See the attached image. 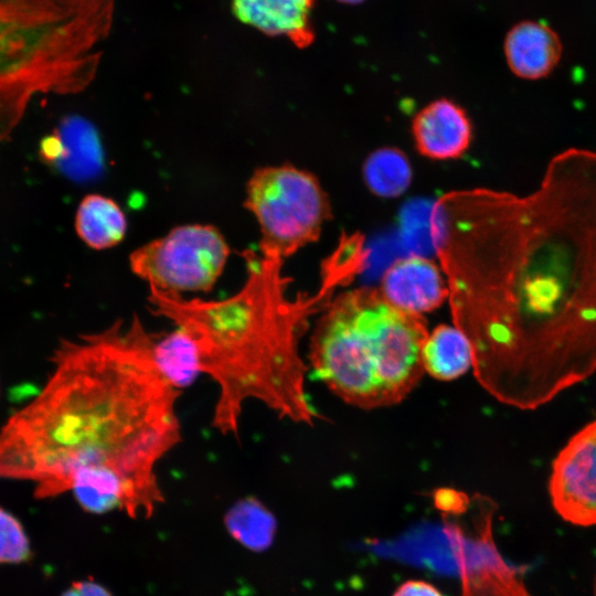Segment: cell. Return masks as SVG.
I'll return each mask as SVG.
<instances>
[{"label":"cell","instance_id":"cell-12","mask_svg":"<svg viewBox=\"0 0 596 596\" xmlns=\"http://www.w3.org/2000/svg\"><path fill=\"white\" fill-rule=\"evenodd\" d=\"M315 0H232L234 15L243 23L270 35L287 36L296 46L313 41L310 12Z\"/></svg>","mask_w":596,"mask_h":596},{"label":"cell","instance_id":"cell-7","mask_svg":"<svg viewBox=\"0 0 596 596\" xmlns=\"http://www.w3.org/2000/svg\"><path fill=\"white\" fill-rule=\"evenodd\" d=\"M222 233L207 224H187L135 249L129 267L149 288L179 294L207 292L230 256Z\"/></svg>","mask_w":596,"mask_h":596},{"label":"cell","instance_id":"cell-13","mask_svg":"<svg viewBox=\"0 0 596 596\" xmlns=\"http://www.w3.org/2000/svg\"><path fill=\"white\" fill-rule=\"evenodd\" d=\"M75 231L91 248L107 249L119 244L125 237L126 215L113 199L88 194L76 210Z\"/></svg>","mask_w":596,"mask_h":596},{"label":"cell","instance_id":"cell-17","mask_svg":"<svg viewBox=\"0 0 596 596\" xmlns=\"http://www.w3.org/2000/svg\"><path fill=\"white\" fill-rule=\"evenodd\" d=\"M224 521L231 535L255 552L269 547L277 528L272 512L253 497L237 501L226 512Z\"/></svg>","mask_w":596,"mask_h":596},{"label":"cell","instance_id":"cell-20","mask_svg":"<svg viewBox=\"0 0 596 596\" xmlns=\"http://www.w3.org/2000/svg\"><path fill=\"white\" fill-rule=\"evenodd\" d=\"M61 596H113L108 589L100 584L85 579L76 581Z\"/></svg>","mask_w":596,"mask_h":596},{"label":"cell","instance_id":"cell-4","mask_svg":"<svg viewBox=\"0 0 596 596\" xmlns=\"http://www.w3.org/2000/svg\"><path fill=\"white\" fill-rule=\"evenodd\" d=\"M428 333L423 316L395 307L379 287L350 289L322 308L310 365L343 402L363 409L392 406L424 375Z\"/></svg>","mask_w":596,"mask_h":596},{"label":"cell","instance_id":"cell-2","mask_svg":"<svg viewBox=\"0 0 596 596\" xmlns=\"http://www.w3.org/2000/svg\"><path fill=\"white\" fill-rule=\"evenodd\" d=\"M155 341L136 315L61 340L40 393L0 429V478L34 481L38 499L72 490L150 517L163 501L157 464L181 440L180 391Z\"/></svg>","mask_w":596,"mask_h":596},{"label":"cell","instance_id":"cell-14","mask_svg":"<svg viewBox=\"0 0 596 596\" xmlns=\"http://www.w3.org/2000/svg\"><path fill=\"white\" fill-rule=\"evenodd\" d=\"M423 362L425 372L440 381H451L472 368L470 345L455 326L440 324L424 344Z\"/></svg>","mask_w":596,"mask_h":596},{"label":"cell","instance_id":"cell-5","mask_svg":"<svg viewBox=\"0 0 596 596\" xmlns=\"http://www.w3.org/2000/svg\"><path fill=\"white\" fill-rule=\"evenodd\" d=\"M115 0H0V142L38 94H76L95 78Z\"/></svg>","mask_w":596,"mask_h":596},{"label":"cell","instance_id":"cell-1","mask_svg":"<svg viewBox=\"0 0 596 596\" xmlns=\"http://www.w3.org/2000/svg\"><path fill=\"white\" fill-rule=\"evenodd\" d=\"M429 233L478 383L536 409L596 372V151L552 157L529 194L456 190Z\"/></svg>","mask_w":596,"mask_h":596},{"label":"cell","instance_id":"cell-15","mask_svg":"<svg viewBox=\"0 0 596 596\" xmlns=\"http://www.w3.org/2000/svg\"><path fill=\"white\" fill-rule=\"evenodd\" d=\"M153 355L161 374L179 391L202 374L196 344L180 327L155 341Z\"/></svg>","mask_w":596,"mask_h":596},{"label":"cell","instance_id":"cell-9","mask_svg":"<svg viewBox=\"0 0 596 596\" xmlns=\"http://www.w3.org/2000/svg\"><path fill=\"white\" fill-rule=\"evenodd\" d=\"M379 289L395 307L421 316L448 299L440 265L421 255L393 262L384 272Z\"/></svg>","mask_w":596,"mask_h":596},{"label":"cell","instance_id":"cell-19","mask_svg":"<svg viewBox=\"0 0 596 596\" xmlns=\"http://www.w3.org/2000/svg\"><path fill=\"white\" fill-rule=\"evenodd\" d=\"M393 596H444L434 585L424 581L411 579L403 583Z\"/></svg>","mask_w":596,"mask_h":596},{"label":"cell","instance_id":"cell-11","mask_svg":"<svg viewBox=\"0 0 596 596\" xmlns=\"http://www.w3.org/2000/svg\"><path fill=\"white\" fill-rule=\"evenodd\" d=\"M504 55L511 72L523 79L536 81L550 75L562 56L557 33L539 21H522L508 32Z\"/></svg>","mask_w":596,"mask_h":596},{"label":"cell","instance_id":"cell-16","mask_svg":"<svg viewBox=\"0 0 596 596\" xmlns=\"http://www.w3.org/2000/svg\"><path fill=\"white\" fill-rule=\"evenodd\" d=\"M362 174L366 188L384 199L402 195L413 179L408 158L395 147H382L371 152L363 163Z\"/></svg>","mask_w":596,"mask_h":596},{"label":"cell","instance_id":"cell-21","mask_svg":"<svg viewBox=\"0 0 596 596\" xmlns=\"http://www.w3.org/2000/svg\"><path fill=\"white\" fill-rule=\"evenodd\" d=\"M338 1H341V2H344V3H359L363 0H338Z\"/></svg>","mask_w":596,"mask_h":596},{"label":"cell","instance_id":"cell-6","mask_svg":"<svg viewBox=\"0 0 596 596\" xmlns=\"http://www.w3.org/2000/svg\"><path fill=\"white\" fill-rule=\"evenodd\" d=\"M244 206L258 224L260 255L283 262L317 242L331 217L319 180L291 164L256 169L246 183Z\"/></svg>","mask_w":596,"mask_h":596},{"label":"cell","instance_id":"cell-3","mask_svg":"<svg viewBox=\"0 0 596 596\" xmlns=\"http://www.w3.org/2000/svg\"><path fill=\"white\" fill-rule=\"evenodd\" d=\"M246 279L232 296L187 299L149 288L150 311L184 329L194 340L202 374L219 386L212 426L237 436L243 404L263 403L280 418L312 425L317 411L305 386L301 338L313 312L328 304L317 296L288 295L283 260L244 252Z\"/></svg>","mask_w":596,"mask_h":596},{"label":"cell","instance_id":"cell-8","mask_svg":"<svg viewBox=\"0 0 596 596\" xmlns=\"http://www.w3.org/2000/svg\"><path fill=\"white\" fill-rule=\"evenodd\" d=\"M549 492L564 520L596 524V419L577 430L555 456Z\"/></svg>","mask_w":596,"mask_h":596},{"label":"cell","instance_id":"cell-18","mask_svg":"<svg viewBox=\"0 0 596 596\" xmlns=\"http://www.w3.org/2000/svg\"><path fill=\"white\" fill-rule=\"evenodd\" d=\"M32 556L30 541L20 521L0 508V563L19 564Z\"/></svg>","mask_w":596,"mask_h":596},{"label":"cell","instance_id":"cell-10","mask_svg":"<svg viewBox=\"0 0 596 596\" xmlns=\"http://www.w3.org/2000/svg\"><path fill=\"white\" fill-rule=\"evenodd\" d=\"M417 151L433 160L460 158L472 139L470 119L464 108L447 98L433 100L412 120Z\"/></svg>","mask_w":596,"mask_h":596}]
</instances>
